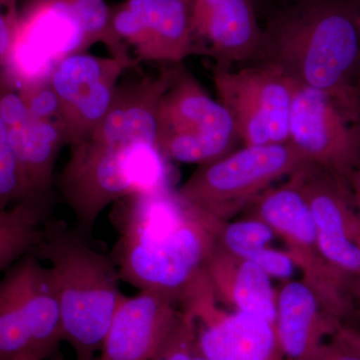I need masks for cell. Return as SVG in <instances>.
<instances>
[{"label":"cell","mask_w":360,"mask_h":360,"mask_svg":"<svg viewBox=\"0 0 360 360\" xmlns=\"http://www.w3.org/2000/svg\"><path fill=\"white\" fill-rule=\"evenodd\" d=\"M177 65L123 79L105 117L73 142L54 189L87 238L101 213L117 201L170 186L168 160L158 144V108Z\"/></svg>","instance_id":"1"},{"label":"cell","mask_w":360,"mask_h":360,"mask_svg":"<svg viewBox=\"0 0 360 360\" xmlns=\"http://www.w3.org/2000/svg\"><path fill=\"white\" fill-rule=\"evenodd\" d=\"M112 208L117 238L110 257L122 281L169 296L182 309L208 283L217 221L172 187L123 198Z\"/></svg>","instance_id":"2"},{"label":"cell","mask_w":360,"mask_h":360,"mask_svg":"<svg viewBox=\"0 0 360 360\" xmlns=\"http://www.w3.org/2000/svg\"><path fill=\"white\" fill-rule=\"evenodd\" d=\"M257 63L359 116L360 0H295L269 13Z\"/></svg>","instance_id":"3"},{"label":"cell","mask_w":360,"mask_h":360,"mask_svg":"<svg viewBox=\"0 0 360 360\" xmlns=\"http://www.w3.org/2000/svg\"><path fill=\"white\" fill-rule=\"evenodd\" d=\"M46 262L60 310L63 342L77 360H96L123 295L112 258L92 248L66 224L51 220L33 251Z\"/></svg>","instance_id":"4"},{"label":"cell","mask_w":360,"mask_h":360,"mask_svg":"<svg viewBox=\"0 0 360 360\" xmlns=\"http://www.w3.org/2000/svg\"><path fill=\"white\" fill-rule=\"evenodd\" d=\"M97 44L110 51V6L106 0H20V28L2 68L18 89L49 82L63 59Z\"/></svg>","instance_id":"5"},{"label":"cell","mask_w":360,"mask_h":360,"mask_svg":"<svg viewBox=\"0 0 360 360\" xmlns=\"http://www.w3.org/2000/svg\"><path fill=\"white\" fill-rule=\"evenodd\" d=\"M290 141L243 146L198 167L176 188L180 198L215 221H229L248 210L272 184L309 167Z\"/></svg>","instance_id":"6"},{"label":"cell","mask_w":360,"mask_h":360,"mask_svg":"<svg viewBox=\"0 0 360 360\" xmlns=\"http://www.w3.org/2000/svg\"><path fill=\"white\" fill-rule=\"evenodd\" d=\"M302 170V169H300ZM300 170L279 186H272L250 206L251 217L264 220L285 245L302 279L314 288L335 319L350 323L355 303L354 288L322 257L314 215L303 193Z\"/></svg>","instance_id":"7"},{"label":"cell","mask_w":360,"mask_h":360,"mask_svg":"<svg viewBox=\"0 0 360 360\" xmlns=\"http://www.w3.org/2000/svg\"><path fill=\"white\" fill-rule=\"evenodd\" d=\"M63 342L51 274L44 262L30 253L0 278V360L26 354L54 360Z\"/></svg>","instance_id":"8"},{"label":"cell","mask_w":360,"mask_h":360,"mask_svg":"<svg viewBox=\"0 0 360 360\" xmlns=\"http://www.w3.org/2000/svg\"><path fill=\"white\" fill-rule=\"evenodd\" d=\"M239 141L231 115L177 65L158 108V144L168 161L202 165L231 153Z\"/></svg>","instance_id":"9"},{"label":"cell","mask_w":360,"mask_h":360,"mask_svg":"<svg viewBox=\"0 0 360 360\" xmlns=\"http://www.w3.org/2000/svg\"><path fill=\"white\" fill-rule=\"evenodd\" d=\"M212 80L219 103L231 115L243 146L290 141L295 84L276 68L257 63L231 70L217 65Z\"/></svg>","instance_id":"10"},{"label":"cell","mask_w":360,"mask_h":360,"mask_svg":"<svg viewBox=\"0 0 360 360\" xmlns=\"http://www.w3.org/2000/svg\"><path fill=\"white\" fill-rule=\"evenodd\" d=\"M290 141L348 189L360 172L359 116L326 92L295 85Z\"/></svg>","instance_id":"11"},{"label":"cell","mask_w":360,"mask_h":360,"mask_svg":"<svg viewBox=\"0 0 360 360\" xmlns=\"http://www.w3.org/2000/svg\"><path fill=\"white\" fill-rule=\"evenodd\" d=\"M111 58L131 70L139 63L182 65L193 56L184 0H123L110 6Z\"/></svg>","instance_id":"12"},{"label":"cell","mask_w":360,"mask_h":360,"mask_svg":"<svg viewBox=\"0 0 360 360\" xmlns=\"http://www.w3.org/2000/svg\"><path fill=\"white\" fill-rule=\"evenodd\" d=\"M322 257L360 297V215L349 189L319 168L300 170Z\"/></svg>","instance_id":"13"},{"label":"cell","mask_w":360,"mask_h":360,"mask_svg":"<svg viewBox=\"0 0 360 360\" xmlns=\"http://www.w3.org/2000/svg\"><path fill=\"white\" fill-rule=\"evenodd\" d=\"M129 70L122 60L87 52L73 54L58 63L49 82L58 98L68 146L105 117L120 77Z\"/></svg>","instance_id":"14"},{"label":"cell","mask_w":360,"mask_h":360,"mask_svg":"<svg viewBox=\"0 0 360 360\" xmlns=\"http://www.w3.org/2000/svg\"><path fill=\"white\" fill-rule=\"evenodd\" d=\"M182 310L195 321L198 345L206 360H285L274 324L255 315L226 311L210 285Z\"/></svg>","instance_id":"15"},{"label":"cell","mask_w":360,"mask_h":360,"mask_svg":"<svg viewBox=\"0 0 360 360\" xmlns=\"http://www.w3.org/2000/svg\"><path fill=\"white\" fill-rule=\"evenodd\" d=\"M0 115L28 193L32 198H56V163L65 132L56 122L33 115L18 87L0 68Z\"/></svg>","instance_id":"16"},{"label":"cell","mask_w":360,"mask_h":360,"mask_svg":"<svg viewBox=\"0 0 360 360\" xmlns=\"http://www.w3.org/2000/svg\"><path fill=\"white\" fill-rule=\"evenodd\" d=\"M193 56H210L219 66L257 61L262 27L250 0H184Z\"/></svg>","instance_id":"17"},{"label":"cell","mask_w":360,"mask_h":360,"mask_svg":"<svg viewBox=\"0 0 360 360\" xmlns=\"http://www.w3.org/2000/svg\"><path fill=\"white\" fill-rule=\"evenodd\" d=\"M180 314L179 303L156 291L122 295L96 360H150Z\"/></svg>","instance_id":"18"},{"label":"cell","mask_w":360,"mask_h":360,"mask_svg":"<svg viewBox=\"0 0 360 360\" xmlns=\"http://www.w3.org/2000/svg\"><path fill=\"white\" fill-rule=\"evenodd\" d=\"M342 324L303 279H288L277 288L274 329L284 359L309 360Z\"/></svg>","instance_id":"19"},{"label":"cell","mask_w":360,"mask_h":360,"mask_svg":"<svg viewBox=\"0 0 360 360\" xmlns=\"http://www.w3.org/2000/svg\"><path fill=\"white\" fill-rule=\"evenodd\" d=\"M205 274L217 302L274 326L276 290L271 278L255 262L232 255L215 245L206 262Z\"/></svg>","instance_id":"20"},{"label":"cell","mask_w":360,"mask_h":360,"mask_svg":"<svg viewBox=\"0 0 360 360\" xmlns=\"http://www.w3.org/2000/svg\"><path fill=\"white\" fill-rule=\"evenodd\" d=\"M56 198H28L0 210V272L32 253L54 215Z\"/></svg>","instance_id":"21"},{"label":"cell","mask_w":360,"mask_h":360,"mask_svg":"<svg viewBox=\"0 0 360 360\" xmlns=\"http://www.w3.org/2000/svg\"><path fill=\"white\" fill-rule=\"evenodd\" d=\"M215 243L219 248L236 257L246 258L269 246L276 234L264 220L257 217L217 221Z\"/></svg>","instance_id":"22"},{"label":"cell","mask_w":360,"mask_h":360,"mask_svg":"<svg viewBox=\"0 0 360 360\" xmlns=\"http://www.w3.org/2000/svg\"><path fill=\"white\" fill-rule=\"evenodd\" d=\"M30 198L0 115V210Z\"/></svg>","instance_id":"23"},{"label":"cell","mask_w":360,"mask_h":360,"mask_svg":"<svg viewBox=\"0 0 360 360\" xmlns=\"http://www.w3.org/2000/svg\"><path fill=\"white\" fill-rule=\"evenodd\" d=\"M150 360H206L198 345L193 315L181 309L174 328Z\"/></svg>","instance_id":"24"},{"label":"cell","mask_w":360,"mask_h":360,"mask_svg":"<svg viewBox=\"0 0 360 360\" xmlns=\"http://www.w3.org/2000/svg\"><path fill=\"white\" fill-rule=\"evenodd\" d=\"M309 360H360V328L343 323L323 340Z\"/></svg>","instance_id":"25"},{"label":"cell","mask_w":360,"mask_h":360,"mask_svg":"<svg viewBox=\"0 0 360 360\" xmlns=\"http://www.w3.org/2000/svg\"><path fill=\"white\" fill-rule=\"evenodd\" d=\"M20 0H0V68L11 58L18 28Z\"/></svg>","instance_id":"26"},{"label":"cell","mask_w":360,"mask_h":360,"mask_svg":"<svg viewBox=\"0 0 360 360\" xmlns=\"http://www.w3.org/2000/svg\"><path fill=\"white\" fill-rule=\"evenodd\" d=\"M248 259L258 265L270 278L283 281L291 279L296 269L288 251L276 250L270 246L257 251Z\"/></svg>","instance_id":"27"},{"label":"cell","mask_w":360,"mask_h":360,"mask_svg":"<svg viewBox=\"0 0 360 360\" xmlns=\"http://www.w3.org/2000/svg\"><path fill=\"white\" fill-rule=\"evenodd\" d=\"M350 193H352V198H354V205L356 206L357 212L360 215V172L355 177L354 181H352V186L349 188Z\"/></svg>","instance_id":"28"},{"label":"cell","mask_w":360,"mask_h":360,"mask_svg":"<svg viewBox=\"0 0 360 360\" xmlns=\"http://www.w3.org/2000/svg\"><path fill=\"white\" fill-rule=\"evenodd\" d=\"M252 2L253 6H255V11H257L260 8H264L265 4H271V2H276L277 0H250ZM281 2V6H283V4H288V0H278Z\"/></svg>","instance_id":"29"},{"label":"cell","mask_w":360,"mask_h":360,"mask_svg":"<svg viewBox=\"0 0 360 360\" xmlns=\"http://www.w3.org/2000/svg\"><path fill=\"white\" fill-rule=\"evenodd\" d=\"M13 360H40L37 359V357L32 356V355H21V356L16 357V359H14Z\"/></svg>","instance_id":"30"},{"label":"cell","mask_w":360,"mask_h":360,"mask_svg":"<svg viewBox=\"0 0 360 360\" xmlns=\"http://www.w3.org/2000/svg\"><path fill=\"white\" fill-rule=\"evenodd\" d=\"M295 1V0H288V2Z\"/></svg>","instance_id":"31"},{"label":"cell","mask_w":360,"mask_h":360,"mask_svg":"<svg viewBox=\"0 0 360 360\" xmlns=\"http://www.w3.org/2000/svg\"><path fill=\"white\" fill-rule=\"evenodd\" d=\"M359 125H360V113H359Z\"/></svg>","instance_id":"32"}]
</instances>
